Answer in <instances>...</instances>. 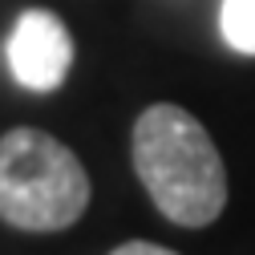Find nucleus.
<instances>
[{
  "label": "nucleus",
  "mask_w": 255,
  "mask_h": 255,
  "mask_svg": "<svg viewBox=\"0 0 255 255\" xmlns=\"http://www.w3.org/2000/svg\"><path fill=\"white\" fill-rule=\"evenodd\" d=\"M130 158L154 207L178 227H207L227 207V166L219 146L182 106H146L134 122Z\"/></svg>",
  "instance_id": "nucleus-1"
},
{
  "label": "nucleus",
  "mask_w": 255,
  "mask_h": 255,
  "mask_svg": "<svg viewBox=\"0 0 255 255\" xmlns=\"http://www.w3.org/2000/svg\"><path fill=\"white\" fill-rule=\"evenodd\" d=\"M81 158L45 130L16 126L0 138V219L16 231H65L89 207Z\"/></svg>",
  "instance_id": "nucleus-2"
},
{
  "label": "nucleus",
  "mask_w": 255,
  "mask_h": 255,
  "mask_svg": "<svg viewBox=\"0 0 255 255\" xmlns=\"http://www.w3.org/2000/svg\"><path fill=\"white\" fill-rule=\"evenodd\" d=\"M8 69L16 85L33 93H53L73 69V37L49 8H24L8 33Z\"/></svg>",
  "instance_id": "nucleus-3"
},
{
  "label": "nucleus",
  "mask_w": 255,
  "mask_h": 255,
  "mask_svg": "<svg viewBox=\"0 0 255 255\" xmlns=\"http://www.w3.org/2000/svg\"><path fill=\"white\" fill-rule=\"evenodd\" d=\"M219 33L235 53L255 57V0H223Z\"/></svg>",
  "instance_id": "nucleus-4"
},
{
  "label": "nucleus",
  "mask_w": 255,
  "mask_h": 255,
  "mask_svg": "<svg viewBox=\"0 0 255 255\" xmlns=\"http://www.w3.org/2000/svg\"><path fill=\"white\" fill-rule=\"evenodd\" d=\"M110 255H178V251L158 247V243H146V239H130V243H118Z\"/></svg>",
  "instance_id": "nucleus-5"
}]
</instances>
